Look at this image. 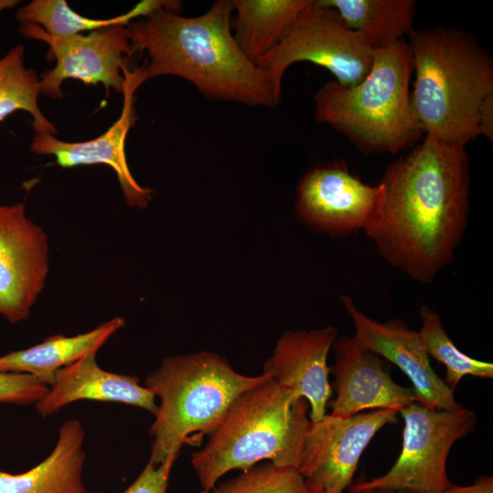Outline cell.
Masks as SVG:
<instances>
[{
	"instance_id": "obj_29",
	"label": "cell",
	"mask_w": 493,
	"mask_h": 493,
	"mask_svg": "<svg viewBox=\"0 0 493 493\" xmlns=\"http://www.w3.org/2000/svg\"><path fill=\"white\" fill-rule=\"evenodd\" d=\"M363 492V491H362ZM366 493H411V492H405V491H392V490H374V491H369Z\"/></svg>"
},
{
	"instance_id": "obj_27",
	"label": "cell",
	"mask_w": 493,
	"mask_h": 493,
	"mask_svg": "<svg viewBox=\"0 0 493 493\" xmlns=\"http://www.w3.org/2000/svg\"><path fill=\"white\" fill-rule=\"evenodd\" d=\"M177 456H171L160 465L150 462L132 484L121 493H167L171 470Z\"/></svg>"
},
{
	"instance_id": "obj_12",
	"label": "cell",
	"mask_w": 493,
	"mask_h": 493,
	"mask_svg": "<svg viewBox=\"0 0 493 493\" xmlns=\"http://www.w3.org/2000/svg\"><path fill=\"white\" fill-rule=\"evenodd\" d=\"M382 187L363 183L344 163L308 171L297 187L296 213L315 231L335 236L364 230L373 218Z\"/></svg>"
},
{
	"instance_id": "obj_26",
	"label": "cell",
	"mask_w": 493,
	"mask_h": 493,
	"mask_svg": "<svg viewBox=\"0 0 493 493\" xmlns=\"http://www.w3.org/2000/svg\"><path fill=\"white\" fill-rule=\"evenodd\" d=\"M48 389L30 374L0 371V404H36Z\"/></svg>"
},
{
	"instance_id": "obj_7",
	"label": "cell",
	"mask_w": 493,
	"mask_h": 493,
	"mask_svg": "<svg viewBox=\"0 0 493 493\" xmlns=\"http://www.w3.org/2000/svg\"><path fill=\"white\" fill-rule=\"evenodd\" d=\"M399 413L404 426L397 460L383 476L353 484L351 492L441 493L453 484L447 476V457L454 444L473 431L475 413L463 406L453 411L433 410L416 402Z\"/></svg>"
},
{
	"instance_id": "obj_20",
	"label": "cell",
	"mask_w": 493,
	"mask_h": 493,
	"mask_svg": "<svg viewBox=\"0 0 493 493\" xmlns=\"http://www.w3.org/2000/svg\"><path fill=\"white\" fill-rule=\"evenodd\" d=\"M310 0H232L233 36L246 57L256 62L282 39Z\"/></svg>"
},
{
	"instance_id": "obj_19",
	"label": "cell",
	"mask_w": 493,
	"mask_h": 493,
	"mask_svg": "<svg viewBox=\"0 0 493 493\" xmlns=\"http://www.w3.org/2000/svg\"><path fill=\"white\" fill-rule=\"evenodd\" d=\"M124 325L123 318L115 317L75 336H50L38 344L0 356V371L30 374L50 386L60 369L87 355L97 354Z\"/></svg>"
},
{
	"instance_id": "obj_30",
	"label": "cell",
	"mask_w": 493,
	"mask_h": 493,
	"mask_svg": "<svg viewBox=\"0 0 493 493\" xmlns=\"http://www.w3.org/2000/svg\"><path fill=\"white\" fill-rule=\"evenodd\" d=\"M351 493H366V492H362V491H353Z\"/></svg>"
},
{
	"instance_id": "obj_6",
	"label": "cell",
	"mask_w": 493,
	"mask_h": 493,
	"mask_svg": "<svg viewBox=\"0 0 493 493\" xmlns=\"http://www.w3.org/2000/svg\"><path fill=\"white\" fill-rule=\"evenodd\" d=\"M270 379L267 372L243 375L208 351L165 358L145 380L161 401L150 429L149 462L160 465L177 456L184 444L199 446L238 395Z\"/></svg>"
},
{
	"instance_id": "obj_15",
	"label": "cell",
	"mask_w": 493,
	"mask_h": 493,
	"mask_svg": "<svg viewBox=\"0 0 493 493\" xmlns=\"http://www.w3.org/2000/svg\"><path fill=\"white\" fill-rule=\"evenodd\" d=\"M336 397L331 415L351 417L367 409L399 411L416 402L414 391L395 383L380 356L367 351L354 336L337 338L333 347Z\"/></svg>"
},
{
	"instance_id": "obj_24",
	"label": "cell",
	"mask_w": 493,
	"mask_h": 493,
	"mask_svg": "<svg viewBox=\"0 0 493 493\" xmlns=\"http://www.w3.org/2000/svg\"><path fill=\"white\" fill-rule=\"evenodd\" d=\"M419 335L430 358L441 362L446 371L444 382L454 391L466 375L493 378V364L476 360L462 352L445 330L439 315L426 305L419 309Z\"/></svg>"
},
{
	"instance_id": "obj_9",
	"label": "cell",
	"mask_w": 493,
	"mask_h": 493,
	"mask_svg": "<svg viewBox=\"0 0 493 493\" xmlns=\"http://www.w3.org/2000/svg\"><path fill=\"white\" fill-rule=\"evenodd\" d=\"M18 32L24 37L41 40L49 46L55 67L39 79L40 95L60 100L62 83L68 79L87 85L102 84L121 92L124 69L134 49L130 42L127 26L117 25L87 34L53 37L34 24H20Z\"/></svg>"
},
{
	"instance_id": "obj_25",
	"label": "cell",
	"mask_w": 493,
	"mask_h": 493,
	"mask_svg": "<svg viewBox=\"0 0 493 493\" xmlns=\"http://www.w3.org/2000/svg\"><path fill=\"white\" fill-rule=\"evenodd\" d=\"M214 493H311L306 482L292 467L267 462L253 466L213 488Z\"/></svg>"
},
{
	"instance_id": "obj_18",
	"label": "cell",
	"mask_w": 493,
	"mask_h": 493,
	"mask_svg": "<svg viewBox=\"0 0 493 493\" xmlns=\"http://www.w3.org/2000/svg\"><path fill=\"white\" fill-rule=\"evenodd\" d=\"M84 435L79 420L66 421L54 449L42 462L18 474L0 469V493H87L82 480Z\"/></svg>"
},
{
	"instance_id": "obj_22",
	"label": "cell",
	"mask_w": 493,
	"mask_h": 493,
	"mask_svg": "<svg viewBox=\"0 0 493 493\" xmlns=\"http://www.w3.org/2000/svg\"><path fill=\"white\" fill-rule=\"evenodd\" d=\"M180 1L142 0L122 15L105 18H89L72 10L65 0H33L16 13L20 24H34L53 37H65L121 25L146 17L160 8L178 10Z\"/></svg>"
},
{
	"instance_id": "obj_14",
	"label": "cell",
	"mask_w": 493,
	"mask_h": 493,
	"mask_svg": "<svg viewBox=\"0 0 493 493\" xmlns=\"http://www.w3.org/2000/svg\"><path fill=\"white\" fill-rule=\"evenodd\" d=\"M123 107L119 119L98 137L77 142L58 140L49 133H36L30 151L38 155H50L62 168L103 164L116 173L125 202L130 207L144 209L152 199V190L140 185L132 176L127 162L125 141L136 121L133 105L139 89L132 70L124 69Z\"/></svg>"
},
{
	"instance_id": "obj_8",
	"label": "cell",
	"mask_w": 493,
	"mask_h": 493,
	"mask_svg": "<svg viewBox=\"0 0 493 493\" xmlns=\"http://www.w3.org/2000/svg\"><path fill=\"white\" fill-rule=\"evenodd\" d=\"M372 58V49L335 10L310 0L279 43L255 64L265 73L279 100L283 75L294 63L319 65L329 70L336 82L351 87L365 78Z\"/></svg>"
},
{
	"instance_id": "obj_5",
	"label": "cell",
	"mask_w": 493,
	"mask_h": 493,
	"mask_svg": "<svg viewBox=\"0 0 493 493\" xmlns=\"http://www.w3.org/2000/svg\"><path fill=\"white\" fill-rule=\"evenodd\" d=\"M372 58L360 83L329 81L315 93V116L364 152L393 154L424 134L411 105L412 52L399 40L372 49Z\"/></svg>"
},
{
	"instance_id": "obj_17",
	"label": "cell",
	"mask_w": 493,
	"mask_h": 493,
	"mask_svg": "<svg viewBox=\"0 0 493 493\" xmlns=\"http://www.w3.org/2000/svg\"><path fill=\"white\" fill-rule=\"evenodd\" d=\"M134 376L118 374L100 368L96 354H89L60 369L46 395L35 404L47 417L77 401L122 403L158 413L154 393Z\"/></svg>"
},
{
	"instance_id": "obj_2",
	"label": "cell",
	"mask_w": 493,
	"mask_h": 493,
	"mask_svg": "<svg viewBox=\"0 0 493 493\" xmlns=\"http://www.w3.org/2000/svg\"><path fill=\"white\" fill-rule=\"evenodd\" d=\"M233 12L232 0H217L197 16L160 8L130 23L127 31L134 51L147 54L143 65L132 70L137 85L173 75L211 100L275 107L279 100L267 76L234 38Z\"/></svg>"
},
{
	"instance_id": "obj_31",
	"label": "cell",
	"mask_w": 493,
	"mask_h": 493,
	"mask_svg": "<svg viewBox=\"0 0 493 493\" xmlns=\"http://www.w3.org/2000/svg\"><path fill=\"white\" fill-rule=\"evenodd\" d=\"M201 493H209V491H208V490H204V489H203V491H202Z\"/></svg>"
},
{
	"instance_id": "obj_1",
	"label": "cell",
	"mask_w": 493,
	"mask_h": 493,
	"mask_svg": "<svg viewBox=\"0 0 493 493\" xmlns=\"http://www.w3.org/2000/svg\"><path fill=\"white\" fill-rule=\"evenodd\" d=\"M378 209L363 230L382 257L427 285L451 264L467 226L469 162L464 147L425 136L390 163Z\"/></svg>"
},
{
	"instance_id": "obj_4",
	"label": "cell",
	"mask_w": 493,
	"mask_h": 493,
	"mask_svg": "<svg viewBox=\"0 0 493 493\" xmlns=\"http://www.w3.org/2000/svg\"><path fill=\"white\" fill-rule=\"evenodd\" d=\"M309 405L270 379L238 395L192 455L204 490L234 469L246 470L262 460L298 469L310 424Z\"/></svg>"
},
{
	"instance_id": "obj_13",
	"label": "cell",
	"mask_w": 493,
	"mask_h": 493,
	"mask_svg": "<svg viewBox=\"0 0 493 493\" xmlns=\"http://www.w3.org/2000/svg\"><path fill=\"white\" fill-rule=\"evenodd\" d=\"M355 329L354 338L367 351L395 364L411 380L416 403L433 410L462 407L431 366L430 357L418 331L400 320L380 322L371 319L346 295L341 296Z\"/></svg>"
},
{
	"instance_id": "obj_28",
	"label": "cell",
	"mask_w": 493,
	"mask_h": 493,
	"mask_svg": "<svg viewBox=\"0 0 493 493\" xmlns=\"http://www.w3.org/2000/svg\"><path fill=\"white\" fill-rule=\"evenodd\" d=\"M441 493H493V477L480 476L469 486H456L452 484Z\"/></svg>"
},
{
	"instance_id": "obj_10",
	"label": "cell",
	"mask_w": 493,
	"mask_h": 493,
	"mask_svg": "<svg viewBox=\"0 0 493 493\" xmlns=\"http://www.w3.org/2000/svg\"><path fill=\"white\" fill-rule=\"evenodd\" d=\"M398 412L377 409L351 417L326 414L311 422L305 435L298 467L311 493H343L351 484L362 454Z\"/></svg>"
},
{
	"instance_id": "obj_21",
	"label": "cell",
	"mask_w": 493,
	"mask_h": 493,
	"mask_svg": "<svg viewBox=\"0 0 493 493\" xmlns=\"http://www.w3.org/2000/svg\"><path fill=\"white\" fill-rule=\"evenodd\" d=\"M337 12L372 49L402 40L413 29L414 2L411 0H319Z\"/></svg>"
},
{
	"instance_id": "obj_11",
	"label": "cell",
	"mask_w": 493,
	"mask_h": 493,
	"mask_svg": "<svg viewBox=\"0 0 493 493\" xmlns=\"http://www.w3.org/2000/svg\"><path fill=\"white\" fill-rule=\"evenodd\" d=\"M49 273L48 236L32 221L25 203L0 205V315L26 320Z\"/></svg>"
},
{
	"instance_id": "obj_16",
	"label": "cell",
	"mask_w": 493,
	"mask_h": 493,
	"mask_svg": "<svg viewBox=\"0 0 493 493\" xmlns=\"http://www.w3.org/2000/svg\"><path fill=\"white\" fill-rule=\"evenodd\" d=\"M337 338L338 331L332 326L287 331L264 365V372L270 374L278 385L308 402L311 422L326 415L332 393L327 361Z\"/></svg>"
},
{
	"instance_id": "obj_23",
	"label": "cell",
	"mask_w": 493,
	"mask_h": 493,
	"mask_svg": "<svg viewBox=\"0 0 493 493\" xmlns=\"http://www.w3.org/2000/svg\"><path fill=\"white\" fill-rule=\"evenodd\" d=\"M25 48L17 45L0 58V121L17 110L28 112L36 133L57 134L55 125L45 117L37 100L39 79L24 64Z\"/></svg>"
},
{
	"instance_id": "obj_3",
	"label": "cell",
	"mask_w": 493,
	"mask_h": 493,
	"mask_svg": "<svg viewBox=\"0 0 493 493\" xmlns=\"http://www.w3.org/2000/svg\"><path fill=\"white\" fill-rule=\"evenodd\" d=\"M414 114L425 136L466 147L493 135V68L467 35L435 27L409 34Z\"/></svg>"
}]
</instances>
